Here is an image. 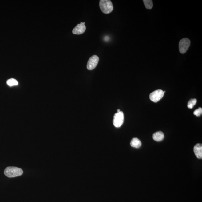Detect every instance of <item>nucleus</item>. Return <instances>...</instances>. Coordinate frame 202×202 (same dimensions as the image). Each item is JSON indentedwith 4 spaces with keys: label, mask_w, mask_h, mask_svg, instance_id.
Wrapping results in <instances>:
<instances>
[{
    "label": "nucleus",
    "mask_w": 202,
    "mask_h": 202,
    "mask_svg": "<svg viewBox=\"0 0 202 202\" xmlns=\"http://www.w3.org/2000/svg\"><path fill=\"white\" fill-rule=\"evenodd\" d=\"M197 103V100L196 98L194 99H191L188 104V107L189 109H192L193 107L196 105Z\"/></svg>",
    "instance_id": "13"
},
{
    "label": "nucleus",
    "mask_w": 202,
    "mask_h": 202,
    "mask_svg": "<svg viewBox=\"0 0 202 202\" xmlns=\"http://www.w3.org/2000/svg\"><path fill=\"white\" fill-rule=\"evenodd\" d=\"M99 6L101 11L105 14L111 13L113 9V4L110 0H101Z\"/></svg>",
    "instance_id": "2"
},
{
    "label": "nucleus",
    "mask_w": 202,
    "mask_h": 202,
    "mask_svg": "<svg viewBox=\"0 0 202 202\" xmlns=\"http://www.w3.org/2000/svg\"><path fill=\"white\" fill-rule=\"evenodd\" d=\"M99 58L96 55H93L89 58L87 64V68L91 70L96 68L99 61Z\"/></svg>",
    "instance_id": "6"
},
{
    "label": "nucleus",
    "mask_w": 202,
    "mask_h": 202,
    "mask_svg": "<svg viewBox=\"0 0 202 202\" xmlns=\"http://www.w3.org/2000/svg\"><path fill=\"white\" fill-rule=\"evenodd\" d=\"M194 152L197 158L199 159L202 158V145L200 143H198L196 145L194 148Z\"/></svg>",
    "instance_id": "8"
},
{
    "label": "nucleus",
    "mask_w": 202,
    "mask_h": 202,
    "mask_svg": "<svg viewBox=\"0 0 202 202\" xmlns=\"http://www.w3.org/2000/svg\"><path fill=\"white\" fill-rule=\"evenodd\" d=\"M130 145L133 147L138 148L141 146V142L139 139L137 138H134L131 141Z\"/></svg>",
    "instance_id": "10"
},
{
    "label": "nucleus",
    "mask_w": 202,
    "mask_h": 202,
    "mask_svg": "<svg viewBox=\"0 0 202 202\" xmlns=\"http://www.w3.org/2000/svg\"><path fill=\"white\" fill-rule=\"evenodd\" d=\"M145 6L148 9H151L153 6V2L151 0H144L143 1Z\"/></svg>",
    "instance_id": "11"
},
{
    "label": "nucleus",
    "mask_w": 202,
    "mask_h": 202,
    "mask_svg": "<svg viewBox=\"0 0 202 202\" xmlns=\"http://www.w3.org/2000/svg\"><path fill=\"white\" fill-rule=\"evenodd\" d=\"M124 121V115L123 112L120 111L115 114L113 120V123L115 127H120L123 124Z\"/></svg>",
    "instance_id": "4"
},
{
    "label": "nucleus",
    "mask_w": 202,
    "mask_h": 202,
    "mask_svg": "<svg viewBox=\"0 0 202 202\" xmlns=\"http://www.w3.org/2000/svg\"><path fill=\"white\" fill-rule=\"evenodd\" d=\"M202 113V109L201 108H199L198 109L195 110L194 112V114L196 115L197 117L200 116Z\"/></svg>",
    "instance_id": "14"
},
{
    "label": "nucleus",
    "mask_w": 202,
    "mask_h": 202,
    "mask_svg": "<svg viewBox=\"0 0 202 202\" xmlns=\"http://www.w3.org/2000/svg\"><path fill=\"white\" fill-rule=\"evenodd\" d=\"M85 23V22H81L80 24L76 26L72 30L73 34H77V35L83 34L85 32L86 29Z\"/></svg>",
    "instance_id": "7"
},
{
    "label": "nucleus",
    "mask_w": 202,
    "mask_h": 202,
    "mask_svg": "<svg viewBox=\"0 0 202 202\" xmlns=\"http://www.w3.org/2000/svg\"><path fill=\"white\" fill-rule=\"evenodd\" d=\"M191 41L189 39L184 38L180 41L179 50L180 52L182 54L185 53L190 46Z\"/></svg>",
    "instance_id": "3"
},
{
    "label": "nucleus",
    "mask_w": 202,
    "mask_h": 202,
    "mask_svg": "<svg viewBox=\"0 0 202 202\" xmlns=\"http://www.w3.org/2000/svg\"><path fill=\"white\" fill-rule=\"evenodd\" d=\"M4 173L7 177L10 178L19 176L23 174L21 168L15 167H8L5 169Z\"/></svg>",
    "instance_id": "1"
},
{
    "label": "nucleus",
    "mask_w": 202,
    "mask_h": 202,
    "mask_svg": "<svg viewBox=\"0 0 202 202\" xmlns=\"http://www.w3.org/2000/svg\"><path fill=\"white\" fill-rule=\"evenodd\" d=\"M164 138V135L163 132L159 131L155 133L153 135V138L154 141H160L163 140Z\"/></svg>",
    "instance_id": "9"
},
{
    "label": "nucleus",
    "mask_w": 202,
    "mask_h": 202,
    "mask_svg": "<svg viewBox=\"0 0 202 202\" xmlns=\"http://www.w3.org/2000/svg\"><path fill=\"white\" fill-rule=\"evenodd\" d=\"M120 111H121L120 109H118V110H117V112H120Z\"/></svg>",
    "instance_id": "15"
},
{
    "label": "nucleus",
    "mask_w": 202,
    "mask_h": 202,
    "mask_svg": "<svg viewBox=\"0 0 202 202\" xmlns=\"http://www.w3.org/2000/svg\"><path fill=\"white\" fill-rule=\"evenodd\" d=\"M164 94V92L162 90H157L151 93L149 95L150 99L152 101L156 103L163 97Z\"/></svg>",
    "instance_id": "5"
},
{
    "label": "nucleus",
    "mask_w": 202,
    "mask_h": 202,
    "mask_svg": "<svg viewBox=\"0 0 202 202\" xmlns=\"http://www.w3.org/2000/svg\"><path fill=\"white\" fill-rule=\"evenodd\" d=\"M7 84L10 87H12V86L17 85L18 84V82L16 79L11 78L7 81Z\"/></svg>",
    "instance_id": "12"
}]
</instances>
